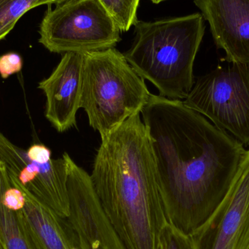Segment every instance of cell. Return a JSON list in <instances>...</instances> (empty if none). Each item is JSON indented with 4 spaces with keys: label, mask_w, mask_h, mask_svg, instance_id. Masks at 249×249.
<instances>
[{
    "label": "cell",
    "mask_w": 249,
    "mask_h": 249,
    "mask_svg": "<svg viewBox=\"0 0 249 249\" xmlns=\"http://www.w3.org/2000/svg\"><path fill=\"white\" fill-rule=\"evenodd\" d=\"M23 68V59L19 54L10 52L0 55V76L7 79L13 74L20 72Z\"/></svg>",
    "instance_id": "obj_17"
},
{
    "label": "cell",
    "mask_w": 249,
    "mask_h": 249,
    "mask_svg": "<svg viewBox=\"0 0 249 249\" xmlns=\"http://www.w3.org/2000/svg\"><path fill=\"white\" fill-rule=\"evenodd\" d=\"M49 148L34 143L27 150L9 140L0 132V160L14 179L29 194L58 216L70 215L66 160L53 159Z\"/></svg>",
    "instance_id": "obj_7"
},
{
    "label": "cell",
    "mask_w": 249,
    "mask_h": 249,
    "mask_svg": "<svg viewBox=\"0 0 249 249\" xmlns=\"http://www.w3.org/2000/svg\"><path fill=\"white\" fill-rule=\"evenodd\" d=\"M124 58L160 96L183 100L195 83L193 67L205 32L200 13L155 21L138 20Z\"/></svg>",
    "instance_id": "obj_3"
},
{
    "label": "cell",
    "mask_w": 249,
    "mask_h": 249,
    "mask_svg": "<svg viewBox=\"0 0 249 249\" xmlns=\"http://www.w3.org/2000/svg\"><path fill=\"white\" fill-rule=\"evenodd\" d=\"M10 179L19 189L16 209L35 249H80L77 235L67 218L58 216L14 179Z\"/></svg>",
    "instance_id": "obj_12"
},
{
    "label": "cell",
    "mask_w": 249,
    "mask_h": 249,
    "mask_svg": "<svg viewBox=\"0 0 249 249\" xmlns=\"http://www.w3.org/2000/svg\"><path fill=\"white\" fill-rule=\"evenodd\" d=\"M158 249H196L190 235L168 223L161 231Z\"/></svg>",
    "instance_id": "obj_16"
},
{
    "label": "cell",
    "mask_w": 249,
    "mask_h": 249,
    "mask_svg": "<svg viewBox=\"0 0 249 249\" xmlns=\"http://www.w3.org/2000/svg\"><path fill=\"white\" fill-rule=\"evenodd\" d=\"M57 4L56 0H0V40L16 26L29 10L43 5Z\"/></svg>",
    "instance_id": "obj_14"
},
{
    "label": "cell",
    "mask_w": 249,
    "mask_h": 249,
    "mask_svg": "<svg viewBox=\"0 0 249 249\" xmlns=\"http://www.w3.org/2000/svg\"><path fill=\"white\" fill-rule=\"evenodd\" d=\"M183 102L249 144V63L229 62L200 76Z\"/></svg>",
    "instance_id": "obj_6"
},
{
    "label": "cell",
    "mask_w": 249,
    "mask_h": 249,
    "mask_svg": "<svg viewBox=\"0 0 249 249\" xmlns=\"http://www.w3.org/2000/svg\"><path fill=\"white\" fill-rule=\"evenodd\" d=\"M85 54L66 53L49 77L39 82L46 97L45 117L59 133L76 126L83 92Z\"/></svg>",
    "instance_id": "obj_10"
},
{
    "label": "cell",
    "mask_w": 249,
    "mask_h": 249,
    "mask_svg": "<svg viewBox=\"0 0 249 249\" xmlns=\"http://www.w3.org/2000/svg\"><path fill=\"white\" fill-rule=\"evenodd\" d=\"M34 249H35V248H34Z\"/></svg>",
    "instance_id": "obj_22"
},
{
    "label": "cell",
    "mask_w": 249,
    "mask_h": 249,
    "mask_svg": "<svg viewBox=\"0 0 249 249\" xmlns=\"http://www.w3.org/2000/svg\"><path fill=\"white\" fill-rule=\"evenodd\" d=\"M101 138L90 178L105 214L127 249H158L168 222L141 113Z\"/></svg>",
    "instance_id": "obj_2"
},
{
    "label": "cell",
    "mask_w": 249,
    "mask_h": 249,
    "mask_svg": "<svg viewBox=\"0 0 249 249\" xmlns=\"http://www.w3.org/2000/svg\"><path fill=\"white\" fill-rule=\"evenodd\" d=\"M67 162L70 215L67 218L80 249H127L105 214L92 185L90 175L71 159Z\"/></svg>",
    "instance_id": "obj_9"
},
{
    "label": "cell",
    "mask_w": 249,
    "mask_h": 249,
    "mask_svg": "<svg viewBox=\"0 0 249 249\" xmlns=\"http://www.w3.org/2000/svg\"><path fill=\"white\" fill-rule=\"evenodd\" d=\"M242 249H249V241L248 244H247V246H246L245 247H244Z\"/></svg>",
    "instance_id": "obj_20"
},
{
    "label": "cell",
    "mask_w": 249,
    "mask_h": 249,
    "mask_svg": "<svg viewBox=\"0 0 249 249\" xmlns=\"http://www.w3.org/2000/svg\"><path fill=\"white\" fill-rule=\"evenodd\" d=\"M112 16L121 32H127L138 21L140 0H99Z\"/></svg>",
    "instance_id": "obj_15"
},
{
    "label": "cell",
    "mask_w": 249,
    "mask_h": 249,
    "mask_svg": "<svg viewBox=\"0 0 249 249\" xmlns=\"http://www.w3.org/2000/svg\"><path fill=\"white\" fill-rule=\"evenodd\" d=\"M196 249H242L249 241V149L222 200L190 234Z\"/></svg>",
    "instance_id": "obj_8"
},
{
    "label": "cell",
    "mask_w": 249,
    "mask_h": 249,
    "mask_svg": "<svg viewBox=\"0 0 249 249\" xmlns=\"http://www.w3.org/2000/svg\"><path fill=\"white\" fill-rule=\"evenodd\" d=\"M228 62L249 63V0H194Z\"/></svg>",
    "instance_id": "obj_11"
},
{
    "label": "cell",
    "mask_w": 249,
    "mask_h": 249,
    "mask_svg": "<svg viewBox=\"0 0 249 249\" xmlns=\"http://www.w3.org/2000/svg\"><path fill=\"white\" fill-rule=\"evenodd\" d=\"M0 160V244L3 249H35L16 209L17 191Z\"/></svg>",
    "instance_id": "obj_13"
},
{
    "label": "cell",
    "mask_w": 249,
    "mask_h": 249,
    "mask_svg": "<svg viewBox=\"0 0 249 249\" xmlns=\"http://www.w3.org/2000/svg\"><path fill=\"white\" fill-rule=\"evenodd\" d=\"M150 95L145 80L115 48L85 53L80 108L101 136L141 113Z\"/></svg>",
    "instance_id": "obj_4"
},
{
    "label": "cell",
    "mask_w": 249,
    "mask_h": 249,
    "mask_svg": "<svg viewBox=\"0 0 249 249\" xmlns=\"http://www.w3.org/2000/svg\"><path fill=\"white\" fill-rule=\"evenodd\" d=\"M141 115L168 223L190 235L228 191L247 149L181 100L151 94Z\"/></svg>",
    "instance_id": "obj_1"
},
{
    "label": "cell",
    "mask_w": 249,
    "mask_h": 249,
    "mask_svg": "<svg viewBox=\"0 0 249 249\" xmlns=\"http://www.w3.org/2000/svg\"><path fill=\"white\" fill-rule=\"evenodd\" d=\"M49 8L39 26V43L55 53L115 48L121 31L99 0H67Z\"/></svg>",
    "instance_id": "obj_5"
},
{
    "label": "cell",
    "mask_w": 249,
    "mask_h": 249,
    "mask_svg": "<svg viewBox=\"0 0 249 249\" xmlns=\"http://www.w3.org/2000/svg\"><path fill=\"white\" fill-rule=\"evenodd\" d=\"M57 4H59V3L64 2V1H67V0H56Z\"/></svg>",
    "instance_id": "obj_19"
},
{
    "label": "cell",
    "mask_w": 249,
    "mask_h": 249,
    "mask_svg": "<svg viewBox=\"0 0 249 249\" xmlns=\"http://www.w3.org/2000/svg\"><path fill=\"white\" fill-rule=\"evenodd\" d=\"M152 2L155 3V4H159V3L162 2V1H167V0H150Z\"/></svg>",
    "instance_id": "obj_18"
},
{
    "label": "cell",
    "mask_w": 249,
    "mask_h": 249,
    "mask_svg": "<svg viewBox=\"0 0 249 249\" xmlns=\"http://www.w3.org/2000/svg\"><path fill=\"white\" fill-rule=\"evenodd\" d=\"M0 249H3L2 246H1V244H0Z\"/></svg>",
    "instance_id": "obj_21"
}]
</instances>
